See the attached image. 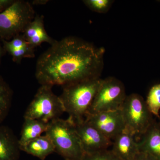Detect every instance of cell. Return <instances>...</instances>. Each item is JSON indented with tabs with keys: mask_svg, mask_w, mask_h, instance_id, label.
Segmentation results:
<instances>
[{
	"mask_svg": "<svg viewBox=\"0 0 160 160\" xmlns=\"http://www.w3.org/2000/svg\"><path fill=\"white\" fill-rule=\"evenodd\" d=\"M105 52L75 38L56 41L38 59L36 78L41 85L52 87L99 78Z\"/></svg>",
	"mask_w": 160,
	"mask_h": 160,
	"instance_id": "obj_1",
	"label": "cell"
},
{
	"mask_svg": "<svg viewBox=\"0 0 160 160\" xmlns=\"http://www.w3.org/2000/svg\"><path fill=\"white\" fill-rule=\"evenodd\" d=\"M102 80L96 78L63 86L60 98L65 112L75 123L85 119Z\"/></svg>",
	"mask_w": 160,
	"mask_h": 160,
	"instance_id": "obj_2",
	"label": "cell"
},
{
	"mask_svg": "<svg viewBox=\"0 0 160 160\" xmlns=\"http://www.w3.org/2000/svg\"><path fill=\"white\" fill-rule=\"evenodd\" d=\"M45 133L52 141L55 152L65 160H82L84 152L73 121L69 118L52 121Z\"/></svg>",
	"mask_w": 160,
	"mask_h": 160,
	"instance_id": "obj_3",
	"label": "cell"
},
{
	"mask_svg": "<svg viewBox=\"0 0 160 160\" xmlns=\"http://www.w3.org/2000/svg\"><path fill=\"white\" fill-rule=\"evenodd\" d=\"M52 86L41 85L27 107L24 118L49 123L60 118L65 112L59 97L52 91Z\"/></svg>",
	"mask_w": 160,
	"mask_h": 160,
	"instance_id": "obj_4",
	"label": "cell"
},
{
	"mask_svg": "<svg viewBox=\"0 0 160 160\" xmlns=\"http://www.w3.org/2000/svg\"><path fill=\"white\" fill-rule=\"evenodd\" d=\"M35 16L33 7L29 2L15 1L0 13V37L6 41L23 33Z\"/></svg>",
	"mask_w": 160,
	"mask_h": 160,
	"instance_id": "obj_5",
	"label": "cell"
},
{
	"mask_svg": "<svg viewBox=\"0 0 160 160\" xmlns=\"http://www.w3.org/2000/svg\"><path fill=\"white\" fill-rule=\"evenodd\" d=\"M125 130L141 137L154 122L146 101L139 94L127 96L121 109Z\"/></svg>",
	"mask_w": 160,
	"mask_h": 160,
	"instance_id": "obj_6",
	"label": "cell"
},
{
	"mask_svg": "<svg viewBox=\"0 0 160 160\" xmlns=\"http://www.w3.org/2000/svg\"><path fill=\"white\" fill-rule=\"evenodd\" d=\"M126 96L125 86L120 80L113 77L103 79L87 114L121 109Z\"/></svg>",
	"mask_w": 160,
	"mask_h": 160,
	"instance_id": "obj_7",
	"label": "cell"
},
{
	"mask_svg": "<svg viewBox=\"0 0 160 160\" xmlns=\"http://www.w3.org/2000/svg\"><path fill=\"white\" fill-rule=\"evenodd\" d=\"M85 120L112 141L125 129L121 109L87 114Z\"/></svg>",
	"mask_w": 160,
	"mask_h": 160,
	"instance_id": "obj_8",
	"label": "cell"
},
{
	"mask_svg": "<svg viewBox=\"0 0 160 160\" xmlns=\"http://www.w3.org/2000/svg\"><path fill=\"white\" fill-rule=\"evenodd\" d=\"M84 153L107 149L112 141L85 119L75 123Z\"/></svg>",
	"mask_w": 160,
	"mask_h": 160,
	"instance_id": "obj_9",
	"label": "cell"
},
{
	"mask_svg": "<svg viewBox=\"0 0 160 160\" xmlns=\"http://www.w3.org/2000/svg\"><path fill=\"white\" fill-rule=\"evenodd\" d=\"M19 139L9 127L0 125V160H19Z\"/></svg>",
	"mask_w": 160,
	"mask_h": 160,
	"instance_id": "obj_10",
	"label": "cell"
},
{
	"mask_svg": "<svg viewBox=\"0 0 160 160\" xmlns=\"http://www.w3.org/2000/svg\"><path fill=\"white\" fill-rule=\"evenodd\" d=\"M112 141L111 150L120 159L132 160L139 152L134 135L127 130L125 129Z\"/></svg>",
	"mask_w": 160,
	"mask_h": 160,
	"instance_id": "obj_11",
	"label": "cell"
},
{
	"mask_svg": "<svg viewBox=\"0 0 160 160\" xmlns=\"http://www.w3.org/2000/svg\"><path fill=\"white\" fill-rule=\"evenodd\" d=\"M22 35L29 45L34 49L43 42L52 45L56 41L49 36L46 32L43 16L36 15L25 29Z\"/></svg>",
	"mask_w": 160,
	"mask_h": 160,
	"instance_id": "obj_12",
	"label": "cell"
},
{
	"mask_svg": "<svg viewBox=\"0 0 160 160\" xmlns=\"http://www.w3.org/2000/svg\"><path fill=\"white\" fill-rule=\"evenodd\" d=\"M138 142L139 152L148 153L160 160V122H153Z\"/></svg>",
	"mask_w": 160,
	"mask_h": 160,
	"instance_id": "obj_13",
	"label": "cell"
},
{
	"mask_svg": "<svg viewBox=\"0 0 160 160\" xmlns=\"http://www.w3.org/2000/svg\"><path fill=\"white\" fill-rule=\"evenodd\" d=\"M20 149L21 151L25 152L41 160H45L48 156L55 152L54 145L46 134L40 136L30 141Z\"/></svg>",
	"mask_w": 160,
	"mask_h": 160,
	"instance_id": "obj_14",
	"label": "cell"
},
{
	"mask_svg": "<svg viewBox=\"0 0 160 160\" xmlns=\"http://www.w3.org/2000/svg\"><path fill=\"white\" fill-rule=\"evenodd\" d=\"M48 124L39 120L25 118L19 139L20 148L46 132Z\"/></svg>",
	"mask_w": 160,
	"mask_h": 160,
	"instance_id": "obj_15",
	"label": "cell"
},
{
	"mask_svg": "<svg viewBox=\"0 0 160 160\" xmlns=\"http://www.w3.org/2000/svg\"><path fill=\"white\" fill-rule=\"evenodd\" d=\"M11 88L2 78L0 76V125L9 114L12 101Z\"/></svg>",
	"mask_w": 160,
	"mask_h": 160,
	"instance_id": "obj_16",
	"label": "cell"
},
{
	"mask_svg": "<svg viewBox=\"0 0 160 160\" xmlns=\"http://www.w3.org/2000/svg\"><path fill=\"white\" fill-rule=\"evenodd\" d=\"M146 102L152 114L160 119V83L156 84L151 87Z\"/></svg>",
	"mask_w": 160,
	"mask_h": 160,
	"instance_id": "obj_17",
	"label": "cell"
},
{
	"mask_svg": "<svg viewBox=\"0 0 160 160\" xmlns=\"http://www.w3.org/2000/svg\"><path fill=\"white\" fill-rule=\"evenodd\" d=\"M110 0H85L83 2L92 11L98 13H106L110 9L113 3Z\"/></svg>",
	"mask_w": 160,
	"mask_h": 160,
	"instance_id": "obj_18",
	"label": "cell"
},
{
	"mask_svg": "<svg viewBox=\"0 0 160 160\" xmlns=\"http://www.w3.org/2000/svg\"><path fill=\"white\" fill-rule=\"evenodd\" d=\"M82 160H122L111 150L105 149L93 153H84Z\"/></svg>",
	"mask_w": 160,
	"mask_h": 160,
	"instance_id": "obj_19",
	"label": "cell"
},
{
	"mask_svg": "<svg viewBox=\"0 0 160 160\" xmlns=\"http://www.w3.org/2000/svg\"><path fill=\"white\" fill-rule=\"evenodd\" d=\"M34 48L28 45L21 49H9L7 51L12 57L15 62H20L24 58H32L34 57Z\"/></svg>",
	"mask_w": 160,
	"mask_h": 160,
	"instance_id": "obj_20",
	"label": "cell"
},
{
	"mask_svg": "<svg viewBox=\"0 0 160 160\" xmlns=\"http://www.w3.org/2000/svg\"><path fill=\"white\" fill-rule=\"evenodd\" d=\"M3 42L4 48L6 51L9 49H21L29 45L22 34L18 35L12 38V39L10 41L3 40Z\"/></svg>",
	"mask_w": 160,
	"mask_h": 160,
	"instance_id": "obj_21",
	"label": "cell"
},
{
	"mask_svg": "<svg viewBox=\"0 0 160 160\" xmlns=\"http://www.w3.org/2000/svg\"><path fill=\"white\" fill-rule=\"evenodd\" d=\"M132 160H160L151 155L145 152H139Z\"/></svg>",
	"mask_w": 160,
	"mask_h": 160,
	"instance_id": "obj_22",
	"label": "cell"
},
{
	"mask_svg": "<svg viewBox=\"0 0 160 160\" xmlns=\"http://www.w3.org/2000/svg\"><path fill=\"white\" fill-rule=\"evenodd\" d=\"M14 1L12 0H0V12H2L5 11L13 4Z\"/></svg>",
	"mask_w": 160,
	"mask_h": 160,
	"instance_id": "obj_23",
	"label": "cell"
},
{
	"mask_svg": "<svg viewBox=\"0 0 160 160\" xmlns=\"http://www.w3.org/2000/svg\"><path fill=\"white\" fill-rule=\"evenodd\" d=\"M2 47L0 45V62H1V58H2Z\"/></svg>",
	"mask_w": 160,
	"mask_h": 160,
	"instance_id": "obj_24",
	"label": "cell"
},
{
	"mask_svg": "<svg viewBox=\"0 0 160 160\" xmlns=\"http://www.w3.org/2000/svg\"></svg>",
	"mask_w": 160,
	"mask_h": 160,
	"instance_id": "obj_25",
	"label": "cell"
}]
</instances>
